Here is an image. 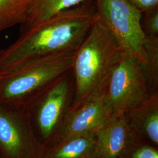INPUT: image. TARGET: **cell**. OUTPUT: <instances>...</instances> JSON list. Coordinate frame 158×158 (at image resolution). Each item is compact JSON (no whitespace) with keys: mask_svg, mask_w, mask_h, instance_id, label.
<instances>
[{"mask_svg":"<svg viewBox=\"0 0 158 158\" xmlns=\"http://www.w3.org/2000/svg\"><path fill=\"white\" fill-rule=\"evenodd\" d=\"M96 18V7L88 0L21 29L19 38L0 51V74L40 57L76 52Z\"/></svg>","mask_w":158,"mask_h":158,"instance_id":"1","label":"cell"},{"mask_svg":"<svg viewBox=\"0 0 158 158\" xmlns=\"http://www.w3.org/2000/svg\"><path fill=\"white\" fill-rule=\"evenodd\" d=\"M121 50L113 34L96 15L74 55L72 71L76 88L75 107L104 91L113 63Z\"/></svg>","mask_w":158,"mask_h":158,"instance_id":"2","label":"cell"},{"mask_svg":"<svg viewBox=\"0 0 158 158\" xmlns=\"http://www.w3.org/2000/svg\"><path fill=\"white\" fill-rule=\"evenodd\" d=\"M75 52H59L31 60L0 74V98L19 100L45 90L72 69Z\"/></svg>","mask_w":158,"mask_h":158,"instance_id":"3","label":"cell"},{"mask_svg":"<svg viewBox=\"0 0 158 158\" xmlns=\"http://www.w3.org/2000/svg\"><path fill=\"white\" fill-rule=\"evenodd\" d=\"M151 90L143 63L121 50L113 63L104 92L109 111L129 112L146 102L152 94Z\"/></svg>","mask_w":158,"mask_h":158,"instance_id":"4","label":"cell"},{"mask_svg":"<svg viewBox=\"0 0 158 158\" xmlns=\"http://www.w3.org/2000/svg\"><path fill=\"white\" fill-rule=\"evenodd\" d=\"M97 17L113 34L122 51L146 62L143 14L127 0H95Z\"/></svg>","mask_w":158,"mask_h":158,"instance_id":"5","label":"cell"},{"mask_svg":"<svg viewBox=\"0 0 158 158\" xmlns=\"http://www.w3.org/2000/svg\"><path fill=\"white\" fill-rule=\"evenodd\" d=\"M73 79L71 69L45 90L37 112L38 122L43 135H49L62 117L68 106Z\"/></svg>","mask_w":158,"mask_h":158,"instance_id":"6","label":"cell"},{"mask_svg":"<svg viewBox=\"0 0 158 158\" xmlns=\"http://www.w3.org/2000/svg\"><path fill=\"white\" fill-rule=\"evenodd\" d=\"M110 115L104 93L91 97L74 108L69 114L65 129L66 140L97 131Z\"/></svg>","mask_w":158,"mask_h":158,"instance_id":"7","label":"cell"},{"mask_svg":"<svg viewBox=\"0 0 158 158\" xmlns=\"http://www.w3.org/2000/svg\"><path fill=\"white\" fill-rule=\"evenodd\" d=\"M96 147L103 158H118L128 147L130 132L125 113H112L97 131Z\"/></svg>","mask_w":158,"mask_h":158,"instance_id":"8","label":"cell"},{"mask_svg":"<svg viewBox=\"0 0 158 158\" xmlns=\"http://www.w3.org/2000/svg\"><path fill=\"white\" fill-rule=\"evenodd\" d=\"M88 0H30L21 29L44 21Z\"/></svg>","mask_w":158,"mask_h":158,"instance_id":"9","label":"cell"},{"mask_svg":"<svg viewBox=\"0 0 158 158\" xmlns=\"http://www.w3.org/2000/svg\"><path fill=\"white\" fill-rule=\"evenodd\" d=\"M132 116L139 121L143 132L156 144L158 143V96L153 93L146 102L129 111Z\"/></svg>","mask_w":158,"mask_h":158,"instance_id":"10","label":"cell"},{"mask_svg":"<svg viewBox=\"0 0 158 158\" xmlns=\"http://www.w3.org/2000/svg\"><path fill=\"white\" fill-rule=\"evenodd\" d=\"M30 0H0V31L25 22Z\"/></svg>","mask_w":158,"mask_h":158,"instance_id":"11","label":"cell"},{"mask_svg":"<svg viewBox=\"0 0 158 158\" xmlns=\"http://www.w3.org/2000/svg\"><path fill=\"white\" fill-rule=\"evenodd\" d=\"M95 145L96 141L89 135L73 138L54 153L53 158H83L90 153Z\"/></svg>","mask_w":158,"mask_h":158,"instance_id":"12","label":"cell"},{"mask_svg":"<svg viewBox=\"0 0 158 158\" xmlns=\"http://www.w3.org/2000/svg\"><path fill=\"white\" fill-rule=\"evenodd\" d=\"M0 143L11 155L18 154L21 148V138L10 117L0 111Z\"/></svg>","mask_w":158,"mask_h":158,"instance_id":"13","label":"cell"},{"mask_svg":"<svg viewBox=\"0 0 158 158\" xmlns=\"http://www.w3.org/2000/svg\"><path fill=\"white\" fill-rule=\"evenodd\" d=\"M145 50L144 72L151 90H155L158 83V38L146 36Z\"/></svg>","mask_w":158,"mask_h":158,"instance_id":"14","label":"cell"},{"mask_svg":"<svg viewBox=\"0 0 158 158\" xmlns=\"http://www.w3.org/2000/svg\"><path fill=\"white\" fill-rule=\"evenodd\" d=\"M142 14V28L146 36L158 38V9Z\"/></svg>","mask_w":158,"mask_h":158,"instance_id":"15","label":"cell"},{"mask_svg":"<svg viewBox=\"0 0 158 158\" xmlns=\"http://www.w3.org/2000/svg\"><path fill=\"white\" fill-rule=\"evenodd\" d=\"M142 13L158 9V0H127Z\"/></svg>","mask_w":158,"mask_h":158,"instance_id":"16","label":"cell"},{"mask_svg":"<svg viewBox=\"0 0 158 158\" xmlns=\"http://www.w3.org/2000/svg\"><path fill=\"white\" fill-rule=\"evenodd\" d=\"M132 158H158V152L152 148L143 147L134 153Z\"/></svg>","mask_w":158,"mask_h":158,"instance_id":"17","label":"cell"}]
</instances>
